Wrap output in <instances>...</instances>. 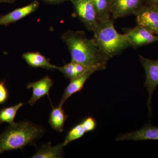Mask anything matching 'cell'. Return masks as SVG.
Segmentation results:
<instances>
[{
  "label": "cell",
  "mask_w": 158,
  "mask_h": 158,
  "mask_svg": "<svg viewBox=\"0 0 158 158\" xmlns=\"http://www.w3.org/2000/svg\"><path fill=\"white\" fill-rule=\"evenodd\" d=\"M53 85V81L48 76H46L39 81L29 83L27 85L28 89L32 88V95L29 100L28 103L34 106L37 101L45 95L49 96L50 90Z\"/></svg>",
  "instance_id": "cell-11"
},
{
  "label": "cell",
  "mask_w": 158,
  "mask_h": 158,
  "mask_svg": "<svg viewBox=\"0 0 158 158\" xmlns=\"http://www.w3.org/2000/svg\"><path fill=\"white\" fill-rule=\"evenodd\" d=\"M61 39L68 47L72 61L96 71L106 68L107 61L92 39H88L84 31H69L62 34Z\"/></svg>",
  "instance_id": "cell-1"
},
{
  "label": "cell",
  "mask_w": 158,
  "mask_h": 158,
  "mask_svg": "<svg viewBox=\"0 0 158 158\" xmlns=\"http://www.w3.org/2000/svg\"><path fill=\"white\" fill-rule=\"evenodd\" d=\"M16 0H0V3H11L14 2Z\"/></svg>",
  "instance_id": "cell-23"
},
{
  "label": "cell",
  "mask_w": 158,
  "mask_h": 158,
  "mask_svg": "<svg viewBox=\"0 0 158 158\" xmlns=\"http://www.w3.org/2000/svg\"><path fill=\"white\" fill-rule=\"evenodd\" d=\"M85 132L92 131L96 127V122L95 119L92 117H88L85 118L81 123Z\"/></svg>",
  "instance_id": "cell-20"
},
{
  "label": "cell",
  "mask_w": 158,
  "mask_h": 158,
  "mask_svg": "<svg viewBox=\"0 0 158 158\" xmlns=\"http://www.w3.org/2000/svg\"><path fill=\"white\" fill-rule=\"evenodd\" d=\"M95 71H97L95 69H90L81 75L73 80H71L70 83L64 90L59 106H62L66 101L73 94L81 91L84 87L85 82L90 77L92 74Z\"/></svg>",
  "instance_id": "cell-12"
},
{
  "label": "cell",
  "mask_w": 158,
  "mask_h": 158,
  "mask_svg": "<svg viewBox=\"0 0 158 158\" xmlns=\"http://www.w3.org/2000/svg\"><path fill=\"white\" fill-rule=\"evenodd\" d=\"M85 133H86L81 123L75 126L72 128L71 129L66 135L65 140L63 142V145L64 146H66L72 141L81 138L85 135Z\"/></svg>",
  "instance_id": "cell-19"
},
{
  "label": "cell",
  "mask_w": 158,
  "mask_h": 158,
  "mask_svg": "<svg viewBox=\"0 0 158 158\" xmlns=\"http://www.w3.org/2000/svg\"><path fill=\"white\" fill-rule=\"evenodd\" d=\"M44 132L42 127L27 120L9 125L0 134V155L5 152L22 150L30 144L34 145Z\"/></svg>",
  "instance_id": "cell-2"
},
{
  "label": "cell",
  "mask_w": 158,
  "mask_h": 158,
  "mask_svg": "<svg viewBox=\"0 0 158 158\" xmlns=\"http://www.w3.org/2000/svg\"><path fill=\"white\" fill-rule=\"evenodd\" d=\"M43 1L46 2L50 3V4H56L64 2H67V1H70V0H43Z\"/></svg>",
  "instance_id": "cell-22"
},
{
  "label": "cell",
  "mask_w": 158,
  "mask_h": 158,
  "mask_svg": "<svg viewBox=\"0 0 158 158\" xmlns=\"http://www.w3.org/2000/svg\"><path fill=\"white\" fill-rule=\"evenodd\" d=\"M63 142L55 146H52V143L48 142L39 148L31 157L32 158H60L63 157Z\"/></svg>",
  "instance_id": "cell-14"
},
{
  "label": "cell",
  "mask_w": 158,
  "mask_h": 158,
  "mask_svg": "<svg viewBox=\"0 0 158 158\" xmlns=\"http://www.w3.org/2000/svg\"><path fill=\"white\" fill-rule=\"evenodd\" d=\"M77 17L85 27L94 31L98 25L96 11L92 0H70Z\"/></svg>",
  "instance_id": "cell-4"
},
{
  "label": "cell",
  "mask_w": 158,
  "mask_h": 158,
  "mask_svg": "<svg viewBox=\"0 0 158 158\" xmlns=\"http://www.w3.org/2000/svg\"><path fill=\"white\" fill-rule=\"evenodd\" d=\"M116 140L118 141L126 140L134 141L158 140V127L150 124H146L144 127L135 131L120 135Z\"/></svg>",
  "instance_id": "cell-9"
},
{
  "label": "cell",
  "mask_w": 158,
  "mask_h": 158,
  "mask_svg": "<svg viewBox=\"0 0 158 158\" xmlns=\"http://www.w3.org/2000/svg\"><path fill=\"white\" fill-rule=\"evenodd\" d=\"M25 104L19 102L17 104L2 108L0 110V124L7 123L9 125L14 124L15 118L19 109Z\"/></svg>",
  "instance_id": "cell-18"
},
{
  "label": "cell",
  "mask_w": 158,
  "mask_h": 158,
  "mask_svg": "<svg viewBox=\"0 0 158 158\" xmlns=\"http://www.w3.org/2000/svg\"><path fill=\"white\" fill-rule=\"evenodd\" d=\"M150 2H151L152 4L154 5H158V0H149Z\"/></svg>",
  "instance_id": "cell-24"
},
{
  "label": "cell",
  "mask_w": 158,
  "mask_h": 158,
  "mask_svg": "<svg viewBox=\"0 0 158 158\" xmlns=\"http://www.w3.org/2000/svg\"><path fill=\"white\" fill-rule=\"evenodd\" d=\"M23 58L29 66L34 68H42L48 70L56 69L57 66L52 65L49 60L38 52L23 54Z\"/></svg>",
  "instance_id": "cell-13"
},
{
  "label": "cell",
  "mask_w": 158,
  "mask_h": 158,
  "mask_svg": "<svg viewBox=\"0 0 158 158\" xmlns=\"http://www.w3.org/2000/svg\"><path fill=\"white\" fill-rule=\"evenodd\" d=\"M140 61L144 67L146 73V80L144 84L148 91V113L152 114V99L154 91L158 85V60H154L146 59L139 55Z\"/></svg>",
  "instance_id": "cell-5"
},
{
  "label": "cell",
  "mask_w": 158,
  "mask_h": 158,
  "mask_svg": "<svg viewBox=\"0 0 158 158\" xmlns=\"http://www.w3.org/2000/svg\"><path fill=\"white\" fill-rule=\"evenodd\" d=\"M124 31L134 48L158 41V36L138 25L133 28L124 29Z\"/></svg>",
  "instance_id": "cell-7"
},
{
  "label": "cell",
  "mask_w": 158,
  "mask_h": 158,
  "mask_svg": "<svg viewBox=\"0 0 158 158\" xmlns=\"http://www.w3.org/2000/svg\"><path fill=\"white\" fill-rule=\"evenodd\" d=\"M98 23L104 22L111 18L110 0H92Z\"/></svg>",
  "instance_id": "cell-17"
},
{
  "label": "cell",
  "mask_w": 158,
  "mask_h": 158,
  "mask_svg": "<svg viewBox=\"0 0 158 158\" xmlns=\"http://www.w3.org/2000/svg\"><path fill=\"white\" fill-rule=\"evenodd\" d=\"M112 18L117 19L131 14L142 6V0H110Z\"/></svg>",
  "instance_id": "cell-8"
},
{
  "label": "cell",
  "mask_w": 158,
  "mask_h": 158,
  "mask_svg": "<svg viewBox=\"0 0 158 158\" xmlns=\"http://www.w3.org/2000/svg\"><path fill=\"white\" fill-rule=\"evenodd\" d=\"M68 118L62 106L52 107L50 114L48 122L52 128L59 132L64 131V125Z\"/></svg>",
  "instance_id": "cell-15"
},
{
  "label": "cell",
  "mask_w": 158,
  "mask_h": 158,
  "mask_svg": "<svg viewBox=\"0 0 158 158\" xmlns=\"http://www.w3.org/2000/svg\"><path fill=\"white\" fill-rule=\"evenodd\" d=\"M94 33L92 40L107 62L131 47L126 34H120L116 31L112 19L99 23Z\"/></svg>",
  "instance_id": "cell-3"
},
{
  "label": "cell",
  "mask_w": 158,
  "mask_h": 158,
  "mask_svg": "<svg viewBox=\"0 0 158 158\" xmlns=\"http://www.w3.org/2000/svg\"><path fill=\"white\" fill-rule=\"evenodd\" d=\"M135 15L138 25L147 29L152 34H158V5L142 6Z\"/></svg>",
  "instance_id": "cell-6"
},
{
  "label": "cell",
  "mask_w": 158,
  "mask_h": 158,
  "mask_svg": "<svg viewBox=\"0 0 158 158\" xmlns=\"http://www.w3.org/2000/svg\"><path fill=\"white\" fill-rule=\"evenodd\" d=\"M9 98V92L5 85V81H0V105L3 104Z\"/></svg>",
  "instance_id": "cell-21"
},
{
  "label": "cell",
  "mask_w": 158,
  "mask_h": 158,
  "mask_svg": "<svg viewBox=\"0 0 158 158\" xmlns=\"http://www.w3.org/2000/svg\"><path fill=\"white\" fill-rule=\"evenodd\" d=\"M39 3L35 0L28 5L18 8L8 14L0 15V26H7L16 22L37 10Z\"/></svg>",
  "instance_id": "cell-10"
},
{
  "label": "cell",
  "mask_w": 158,
  "mask_h": 158,
  "mask_svg": "<svg viewBox=\"0 0 158 158\" xmlns=\"http://www.w3.org/2000/svg\"><path fill=\"white\" fill-rule=\"evenodd\" d=\"M56 69L61 72L65 77L71 81L81 75L87 71L94 69L88 68L77 62L71 61L62 67L57 66Z\"/></svg>",
  "instance_id": "cell-16"
}]
</instances>
